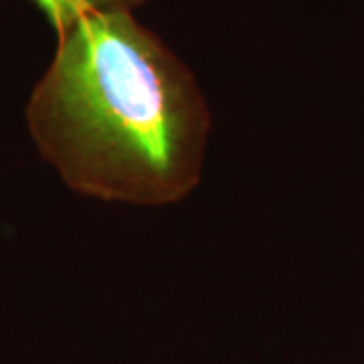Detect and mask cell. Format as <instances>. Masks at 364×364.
<instances>
[{"label":"cell","mask_w":364,"mask_h":364,"mask_svg":"<svg viewBox=\"0 0 364 364\" xmlns=\"http://www.w3.org/2000/svg\"><path fill=\"white\" fill-rule=\"evenodd\" d=\"M41 13L47 16L55 33H61L65 26L90 13L130 9L134 11L144 0H33Z\"/></svg>","instance_id":"cell-2"},{"label":"cell","mask_w":364,"mask_h":364,"mask_svg":"<svg viewBox=\"0 0 364 364\" xmlns=\"http://www.w3.org/2000/svg\"><path fill=\"white\" fill-rule=\"evenodd\" d=\"M41 156L71 191L166 207L200 182L210 116L193 73L130 9L90 13L57 33L26 104Z\"/></svg>","instance_id":"cell-1"}]
</instances>
